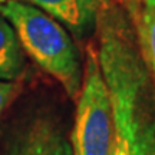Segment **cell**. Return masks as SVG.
<instances>
[{
  "mask_svg": "<svg viewBox=\"0 0 155 155\" xmlns=\"http://www.w3.org/2000/svg\"><path fill=\"white\" fill-rule=\"evenodd\" d=\"M95 35L112 104V155H155V81L142 58L125 2H104Z\"/></svg>",
  "mask_w": 155,
  "mask_h": 155,
  "instance_id": "obj_1",
  "label": "cell"
},
{
  "mask_svg": "<svg viewBox=\"0 0 155 155\" xmlns=\"http://www.w3.org/2000/svg\"><path fill=\"white\" fill-rule=\"evenodd\" d=\"M0 15L13 26L25 53L76 99L83 79L82 55L68 29L53 16L20 0L0 3Z\"/></svg>",
  "mask_w": 155,
  "mask_h": 155,
  "instance_id": "obj_2",
  "label": "cell"
},
{
  "mask_svg": "<svg viewBox=\"0 0 155 155\" xmlns=\"http://www.w3.org/2000/svg\"><path fill=\"white\" fill-rule=\"evenodd\" d=\"M76 101L75 125L71 137L73 155H112V104L95 43H89L86 48L82 88Z\"/></svg>",
  "mask_w": 155,
  "mask_h": 155,
  "instance_id": "obj_3",
  "label": "cell"
},
{
  "mask_svg": "<svg viewBox=\"0 0 155 155\" xmlns=\"http://www.w3.org/2000/svg\"><path fill=\"white\" fill-rule=\"evenodd\" d=\"M6 155H73L71 141L48 118H36L10 142Z\"/></svg>",
  "mask_w": 155,
  "mask_h": 155,
  "instance_id": "obj_4",
  "label": "cell"
},
{
  "mask_svg": "<svg viewBox=\"0 0 155 155\" xmlns=\"http://www.w3.org/2000/svg\"><path fill=\"white\" fill-rule=\"evenodd\" d=\"M49 13L78 39L95 33L98 15L105 0H20Z\"/></svg>",
  "mask_w": 155,
  "mask_h": 155,
  "instance_id": "obj_5",
  "label": "cell"
},
{
  "mask_svg": "<svg viewBox=\"0 0 155 155\" xmlns=\"http://www.w3.org/2000/svg\"><path fill=\"white\" fill-rule=\"evenodd\" d=\"M134 22L138 46L147 68L155 81V5L141 0H125Z\"/></svg>",
  "mask_w": 155,
  "mask_h": 155,
  "instance_id": "obj_6",
  "label": "cell"
},
{
  "mask_svg": "<svg viewBox=\"0 0 155 155\" xmlns=\"http://www.w3.org/2000/svg\"><path fill=\"white\" fill-rule=\"evenodd\" d=\"M26 71V58L10 22L0 15V81L19 82Z\"/></svg>",
  "mask_w": 155,
  "mask_h": 155,
  "instance_id": "obj_7",
  "label": "cell"
},
{
  "mask_svg": "<svg viewBox=\"0 0 155 155\" xmlns=\"http://www.w3.org/2000/svg\"><path fill=\"white\" fill-rule=\"evenodd\" d=\"M22 91L20 82H7L0 81V118L10 106V104L16 99V96Z\"/></svg>",
  "mask_w": 155,
  "mask_h": 155,
  "instance_id": "obj_8",
  "label": "cell"
},
{
  "mask_svg": "<svg viewBox=\"0 0 155 155\" xmlns=\"http://www.w3.org/2000/svg\"><path fill=\"white\" fill-rule=\"evenodd\" d=\"M142 3H147V5H155V0H141Z\"/></svg>",
  "mask_w": 155,
  "mask_h": 155,
  "instance_id": "obj_9",
  "label": "cell"
},
{
  "mask_svg": "<svg viewBox=\"0 0 155 155\" xmlns=\"http://www.w3.org/2000/svg\"><path fill=\"white\" fill-rule=\"evenodd\" d=\"M3 2H6V0H0V3H3Z\"/></svg>",
  "mask_w": 155,
  "mask_h": 155,
  "instance_id": "obj_10",
  "label": "cell"
}]
</instances>
